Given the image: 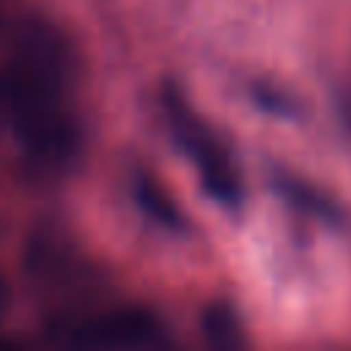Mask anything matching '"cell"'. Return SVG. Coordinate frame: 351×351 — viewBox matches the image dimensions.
Segmentation results:
<instances>
[{
	"label": "cell",
	"mask_w": 351,
	"mask_h": 351,
	"mask_svg": "<svg viewBox=\"0 0 351 351\" xmlns=\"http://www.w3.org/2000/svg\"><path fill=\"white\" fill-rule=\"evenodd\" d=\"M0 22H3V5H0Z\"/></svg>",
	"instance_id": "6da1fadb"
}]
</instances>
